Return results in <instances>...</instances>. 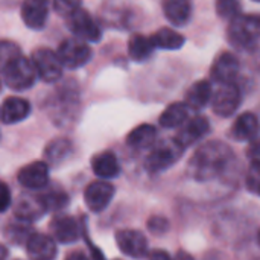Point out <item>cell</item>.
Wrapping results in <instances>:
<instances>
[{
  "label": "cell",
  "instance_id": "8",
  "mask_svg": "<svg viewBox=\"0 0 260 260\" xmlns=\"http://www.w3.org/2000/svg\"><path fill=\"white\" fill-rule=\"evenodd\" d=\"M241 90L233 84H219V88L213 91L212 98V108L215 114L221 117H230L236 113L241 105Z\"/></svg>",
  "mask_w": 260,
  "mask_h": 260
},
{
  "label": "cell",
  "instance_id": "33",
  "mask_svg": "<svg viewBox=\"0 0 260 260\" xmlns=\"http://www.w3.org/2000/svg\"><path fill=\"white\" fill-rule=\"evenodd\" d=\"M148 229L152 235H163L169 230V221L163 216H152L148 221Z\"/></svg>",
  "mask_w": 260,
  "mask_h": 260
},
{
  "label": "cell",
  "instance_id": "40",
  "mask_svg": "<svg viewBox=\"0 0 260 260\" xmlns=\"http://www.w3.org/2000/svg\"><path fill=\"white\" fill-rule=\"evenodd\" d=\"M257 244H259V247H260V230L257 232Z\"/></svg>",
  "mask_w": 260,
  "mask_h": 260
},
{
  "label": "cell",
  "instance_id": "5",
  "mask_svg": "<svg viewBox=\"0 0 260 260\" xmlns=\"http://www.w3.org/2000/svg\"><path fill=\"white\" fill-rule=\"evenodd\" d=\"M32 62L37 69L38 78L44 82H56L62 76L64 64L58 55L50 49H37L32 53Z\"/></svg>",
  "mask_w": 260,
  "mask_h": 260
},
{
  "label": "cell",
  "instance_id": "21",
  "mask_svg": "<svg viewBox=\"0 0 260 260\" xmlns=\"http://www.w3.org/2000/svg\"><path fill=\"white\" fill-rule=\"evenodd\" d=\"M91 169H93L94 175L102 180L116 178L120 174V166H119L117 157L111 151H105V152L94 155L91 160Z\"/></svg>",
  "mask_w": 260,
  "mask_h": 260
},
{
  "label": "cell",
  "instance_id": "13",
  "mask_svg": "<svg viewBox=\"0 0 260 260\" xmlns=\"http://www.w3.org/2000/svg\"><path fill=\"white\" fill-rule=\"evenodd\" d=\"M50 11V0H24L21 5V20L29 29L40 30L46 26Z\"/></svg>",
  "mask_w": 260,
  "mask_h": 260
},
{
  "label": "cell",
  "instance_id": "12",
  "mask_svg": "<svg viewBox=\"0 0 260 260\" xmlns=\"http://www.w3.org/2000/svg\"><path fill=\"white\" fill-rule=\"evenodd\" d=\"M210 129V123L207 120V117L204 116H195L192 119H187L177 131L175 134V140L178 142V145H181L184 149L192 146L193 143H197L200 139H203Z\"/></svg>",
  "mask_w": 260,
  "mask_h": 260
},
{
  "label": "cell",
  "instance_id": "31",
  "mask_svg": "<svg viewBox=\"0 0 260 260\" xmlns=\"http://www.w3.org/2000/svg\"><path fill=\"white\" fill-rule=\"evenodd\" d=\"M245 183L251 193L260 197V161H251V166L247 172Z\"/></svg>",
  "mask_w": 260,
  "mask_h": 260
},
{
  "label": "cell",
  "instance_id": "18",
  "mask_svg": "<svg viewBox=\"0 0 260 260\" xmlns=\"http://www.w3.org/2000/svg\"><path fill=\"white\" fill-rule=\"evenodd\" d=\"M53 238L61 244H73L81 236V229L72 216H56L52 221Z\"/></svg>",
  "mask_w": 260,
  "mask_h": 260
},
{
  "label": "cell",
  "instance_id": "34",
  "mask_svg": "<svg viewBox=\"0 0 260 260\" xmlns=\"http://www.w3.org/2000/svg\"><path fill=\"white\" fill-rule=\"evenodd\" d=\"M17 55H20V50L15 44H12L11 41H2V49H0L2 62H6Z\"/></svg>",
  "mask_w": 260,
  "mask_h": 260
},
{
  "label": "cell",
  "instance_id": "39",
  "mask_svg": "<svg viewBox=\"0 0 260 260\" xmlns=\"http://www.w3.org/2000/svg\"><path fill=\"white\" fill-rule=\"evenodd\" d=\"M172 260H193V257H192L190 254L184 253V251H178V253H177V256H175Z\"/></svg>",
  "mask_w": 260,
  "mask_h": 260
},
{
  "label": "cell",
  "instance_id": "35",
  "mask_svg": "<svg viewBox=\"0 0 260 260\" xmlns=\"http://www.w3.org/2000/svg\"><path fill=\"white\" fill-rule=\"evenodd\" d=\"M247 154L251 158V161H260V139L251 142V145L248 146Z\"/></svg>",
  "mask_w": 260,
  "mask_h": 260
},
{
  "label": "cell",
  "instance_id": "4",
  "mask_svg": "<svg viewBox=\"0 0 260 260\" xmlns=\"http://www.w3.org/2000/svg\"><path fill=\"white\" fill-rule=\"evenodd\" d=\"M183 151H184V148L181 145H178V142L175 139L165 140L158 146L152 148V151L148 154V157L145 160V168L151 174L163 172L178 161Z\"/></svg>",
  "mask_w": 260,
  "mask_h": 260
},
{
  "label": "cell",
  "instance_id": "28",
  "mask_svg": "<svg viewBox=\"0 0 260 260\" xmlns=\"http://www.w3.org/2000/svg\"><path fill=\"white\" fill-rule=\"evenodd\" d=\"M72 149L73 146L69 139H62V137L55 139L46 146V151H44L46 161L50 165H59L72 154Z\"/></svg>",
  "mask_w": 260,
  "mask_h": 260
},
{
  "label": "cell",
  "instance_id": "29",
  "mask_svg": "<svg viewBox=\"0 0 260 260\" xmlns=\"http://www.w3.org/2000/svg\"><path fill=\"white\" fill-rule=\"evenodd\" d=\"M46 210H61L69 204V197L62 190H47L40 195Z\"/></svg>",
  "mask_w": 260,
  "mask_h": 260
},
{
  "label": "cell",
  "instance_id": "32",
  "mask_svg": "<svg viewBox=\"0 0 260 260\" xmlns=\"http://www.w3.org/2000/svg\"><path fill=\"white\" fill-rule=\"evenodd\" d=\"M55 12L62 17H69L76 9L81 8V0H52Z\"/></svg>",
  "mask_w": 260,
  "mask_h": 260
},
{
  "label": "cell",
  "instance_id": "6",
  "mask_svg": "<svg viewBox=\"0 0 260 260\" xmlns=\"http://www.w3.org/2000/svg\"><path fill=\"white\" fill-rule=\"evenodd\" d=\"M58 55L67 69H79L85 66L90 58H91V49L88 47L87 41L78 38V37H70L61 41L58 47Z\"/></svg>",
  "mask_w": 260,
  "mask_h": 260
},
{
  "label": "cell",
  "instance_id": "14",
  "mask_svg": "<svg viewBox=\"0 0 260 260\" xmlns=\"http://www.w3.org/2000/svg\"><path fill=\"white\" fill-rule=\"evenodd\" d=\"M17 180L24 189H30V190L43 189L49 183V166L46 161H34L24 166L23 169H20Z\"/></svg>",
  "mask_w": 260,
  "mask_h": 260
},
{
  "label": "cell",
  "instance_id": "11",
  "mask_svg": "<svg viewBox=\"0 0 260 260\" xmlns=\"http://www.w3.org/2000/svg\"><path fill=\"white\" fill-rule=\"evenodd\" d=\"M114 197V186L107 181H93L84 190V201L87 207L94 212L101 213L108 207Z\"/></svg>",
  "mask_w": 260,
  "mask_h": 260
},
{
  "label": "cell",
  "instance_id": "20",
  "mask_svg": "<svg viewBox=\"0 0 260 260\" xmlns=\"http://www.w3.org/2000/svg\"><path fill=\"white\" fill-rule=\"evenodd\" d=\"M44 212H47V210H46V206L40 195L38 197L37 195L35 197H32V195L21 197L15 206V218L27 221V222H32V221L41 218L44 215Z\"/></svg>",
  "mask_w": 260,
  "mask_h": 260
},
{
  "label": "cell",
  "instance_id": "7",
  "mask_svg": "<svg viewBox=\"0 0 260 260\" xmlns=\"http://www.w3.org/2000/svg\"><path fill=\"white\" fill-rule=\"evenodd\" d=\"M67 29L84 41H99L102 30L88 11L79 8L69 17H66Z\"/></svg>",
  "mask_w": 260,
  "mask_h": 260
},
{
  "label": "cell",
  "instance_id": "38",
  "mask_svg": "<svg viewBox=\"0 0 260 260\" xmlns=\"http://www.w3.org/2000/svg\"><path fill=\"white\" fill-rule=\"evenodd\" d=\"M66 260H90L82 251H73V253H70L67 257H66Z\"/></svg>",
  "mask_w": 260,
  "mask_h": 260
},
{
  "label": "cell",
  "instance_id": "41",
  "mask_svg": "<svg viewBox=\"0 0 260 260\" xmlns=\"http://www.w3.org/2000/svg\"><path fill=\"white\" fill-rule=\"evenodd\" d=\"M254 2H260V0H254Z\"/></svg>",
  "mask_w": 260,
  "mask_h": 260
},
{
  "label": "cell",
  "instance_id": "26",
  "mask_svg": "<svg viewBox=\"0 0 260 260\" xmlns=\"http://www.w3.org/2000/svg\"><path fill=\"white\" fill-rule=\"evenodd\" d=\"M154 44L157 49H165V50H178L184 44V37L178 34L177 30L171 27H161L157 32L151 35Z\"/></svg>",
  "mask_w": 260,
  "mask_h": 260
},
{
  "label": "cell",
  "instance_id": "24",
  "mask_svg": "<svg viewBox=\"0 0 260 260\" xmlns=\"http://www.w3.org/2000/svg\"><path fill=\"white\" fill-rule=\"evenodd\" d=\"M157 129L152 125L143 123L136 126L126 137V145L133 149H146L151 148L155 142Z\"/></svg>",
  "mask_w": 260,
  "mask_h": 260
},
{
  "label": "cell",
  "instance_id": "25",
  "mask_svg": "<svg viewBox=\"0 0 260 260\" xmlns=\"http://www.w3.org/2000/svg\"><path fill=\"white\" fill-rule=\"evenodd\" d=\"M189 110L186 102H174L161 113L158 122L163 128H180L187 120Z\"/></svg>",
  "mask_w": 260,
  "mask_h": 260
},
{
  "label": "cell",
  "instance_id": "3",
  "mask_svg": "<svg viewBox=\"0 0 260 260\" xmlns=\"http://www.w3.org/2000/svg\"><path fill=\"white\" fill-rule=\"evenodd\" d=\"M229 41L241 50L254 47L260 40V15L239 14L230 20L227 29Z\"/></svg>",
  "mask_w": 260,
  "mask_h": 260
},
{
  "label": "cell",
  "instance_id": "15",
  "mask_svg": "<svg viewBox=\"0 0 260 260\" xmlns=\"http://www.w3.org/2000/svg\"><path fill=\"white\" fill-rule=\"evenodd\" d=\"M26 253L29 260H55L56 244L47 235L34 233L26 244Z\"/></svg>",
  "mask_w": 260,
  "mask_h": 260
},
{
  "label": "cell",
  "instance_id": "1",
  "mask_svg": "<svg viewBox=\"0 0 260 260\" xmlns=\"http://www.w3.org/2000/svg\"><path fill=\"white\" fill-rule=\"evenodd\" d=\"M233 151L229 145L212 140L201 145L187 163V175L198 181L207 183L219 178L232 165Z\"/></svg>",
  "mask_w": 260,
  "mask_h": 260
},
{
  "label": "cell",
  "instance_id": "17",
  "mask_svg": "<svg viewBox=\"0 0 260 260\" xmlns=\"http://www.w3.org/2000/svg\"><path fill=\"white\" fill-rule=\"evenodd\" d=\"M259 133V119L256 114L253 113H244L241 114L232 129H230V134L235 140L238 142H248V140H254L256 136Z\"/></svg>",
  "mask_w": 260,
  "mask_h": 260
},
{
  "label": "cell",
  "instance_id": "9",
  "mask_svg": "<svg viewBox=\"0 0 260 260\" xmlns=\"http://www.w3.org/2000/svg\"><path fill=\"white\" fill-rule=\"evenodd\" d=\"M116 244L119 250L131 259H145L148 256V241L139 230H119L116 233Z\"/></svg>",
  "mask_w": 260,
  "mask_h": 260
},
{
  "label": "cell",
  "instance_id": "10",
  "mask_svg": "<svg viewBox=\"0 0 260 260\" xmlns=\"http://www.w3.org/2000/svg\"><path fill=\"white\" fill-rule=\"evenodd\" d=\"M239 59L232 52L219 53L210 69L212 79L218 84H233L239 76Z\"/></svg>",
  "mask_w": 260,
  "mask_h": 260
},
{
  "label": "cell",
  "instance_id": "37",
  "mask_svg": "<svg viewBox=\"0 0 260 260\" xmlns=\"http://www.w3.org/2000/svg\"><path fill=\"white\" fill-rule=\"evenodd\" d=\"M149 260H172V257L166 253V251H161V250H155L149 254Z\"/></svg>",
  "mask_w": 260,
  "mask_h": 260
},
{
  "label": "cell",
  "instance_id": "27",
  "mask_svg": "<svg viewBox=\"0 0 260 260\" xmlns=\"http://www.w3.org/2000/svg\"><path fill=\"white\" fill-rule=\"evenodd\" d=\"M32 235H34V230L30 227V222L18 219V218L15 221H11L5 229L6 239L14 245H26Z\"/></svg>",
  "mask_w": 260,
  "mask_h": 260
},
{
  "label": "cell",
  "instance_id": "36",
  "mask_svg": "<svg viewBox=\"0 0 260 260\" xmlns=\"http://www.w3.org/2000/svg\"><path fill=\"white\" fill-rule=\"evenodd\" d=\"M11 206V193H9V187L6 183L2 184V212H6L8 207Z\"/></svg>",
  "mask_w": 260,
  "mask_h": 260
},
{
  "label": "cell",
  "instance_id": "22",
  "mask_svg": "<svg viewBox=\"0 0 260 260\" xmlns=\"http://www.w3.org/2000/svg\"><path fill=\"white\" fill-rule=\"evenodd\" d=\"M213 98V90H212V84L206 79L195 82L187 94H186V104L190 110H203L209 102H212Z\"/></svg>",
  "mask_w": 260,
  "mask_h": 260
},
{
  "label": "cell",
  "instance_id": "19",
  "mask_svg": "<svg viewBox=\"0 0 260 260\" xmlns=\"http://www.w3.org/2000/svg\"><path fill=\"white\" fill-rule=\"evenodd\" d=\"M30 113V104L23 98H8L2 105V122L12 125L24 120Z\"/></svg>",
  "mask_w": 260,
  "mask_h": 260
},
{
  "label": "cell",
  "instance_id": "2",
  "mask_svg": "<svg viewBox=\"0 0 260 260\" xmlns=\"http://www.w3.org/2000/svg\"><path fill=\"white\" fill-rule=\"evenodd\" d=\"M2 78L5 85L11 90L23 91L34 85L38 73L32 59L24 58L20 53L6 62H2Z\"/></svg>",
  "mask_w": 260,
  "mask_h": 260
},
{
  "label": "cell",
  "instance_id": "23",
  "mask_svg": "<svg viewBox=\"0 0 260 260\" xmlns=\"http://www.w3.org/2000/svg\"><path fill=\"white\" fill-rule=\"evenodd\" d=\"M155 44L152 41L151 37H145V35H140V34H136L129 38L128 41V53H129V58L134 59L136 62H143V61H148L154 50H155Z\"/></svg>",
  "mask_w": 260,
  "mask_h": 260
},
{
  "label": "cell",
  "instance_id": "30",
  "mask_svg": "<svg viewBox=\"0 0 260 260\" xmlns=\"http://www.w3.org/2000/svg\"><path fill=\"white\" fill-rule=\"evenodd\" d=\"M216 12L221 18L233 20L241 12L239 0H216Z\"/></svg>",
  "mask_w": 260,
  "mask_h": 260
},
{
  "label": "cell",
  "instance_id": "16",
  "mask_svg": "<svg viewBox=\"0 0 260 260\" xmlns=\"http://www.w3.org/2000/svg\"><path fill=\"white\" fill-rule=\"evenodd\" d=\"M192 0H163V14L174 26H186L192 18Z\"/></svg>",
  "mask_w": 260,
  "mask_h": 260
}]
</instances>
